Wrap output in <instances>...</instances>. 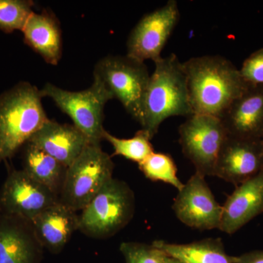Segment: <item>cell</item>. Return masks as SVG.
I'll return each mask as SVG.
<instances>
[{
	"label": "cell",
	"mask_w": 263,
	"mask_h": 263,
	"mask_svg": "<svg viewBox=\"0 0 263 263\" xmlns=\"http://www.w3.org/2000/svg\"><path fill=\"white\" fill-rule=\"evenodd\" d=\"M164 263H183L181 262V261L179 260V259L174 258V257H171V256H168L167 254V257H166L165 260H164Z\"/></svg>",
	"instance_id": "obj_27"
},
{
	"label": "cell",
	"mask_w": 263,
	"mask_h": 263,
	"mask_svg": "<svg viewBox=\"0 0 263 263\" xmlns=\"http://www.w3.org/2000/svg\"><path fill=\"white\" fill-rule=\"evenodd\" d=\"M263 213V169L252 179L236 186L222 205L219 230L227 234L236 233Z\"/></svg>",
	"instance_id": "obj_14"
},
{
	"label": "cell",
	"mask_w": 263,
	"mask_h": 263,
	"mask_svg": "<svg viewBox=\"0 0 263 263\" xmlns=\"http://www.w3.org/2000/svg\"><path fill=\"white\" fill-rule=\"evenodd\" d=\"M180 13L176 0L147 13L131 31L127 43V55L140 62L162 58L161 53L178 23Z\"/></svg>",
	"instance_id": "obj_9"
},
{
	"label": "cell",
	"mask_w": 263,
	"mask_h": 263,
	"mask_svg": "<svg viewBox=\"0 0 263 263\" xmlns=\"http://www.w3.org/2000/svg\"><path fill=\"white\" fill-rule=\"evenodd\" d=\"M59 202L57 195L23 170L10 171L0 190V214L30 221Z\"/></svg>",
	"instance_id": "obj_10"
},
{
	"label": "cell",
	"mask_w": 263,
	"mask_h": 263,
	"mask_svg": "<svg viewBox=\"0 0 263 263\" xmlns=\"http://www.w3.org/2000/svg\"><path fill=\"white\" fill-rule=\"evenodd\" d=\"M93 77L141 124L143 99L150 79L144 62L127 55H109L97 62Z\"/></svg>",
	"instance_id": "obj_5"
},
{
	"label": "cell",
	"mask_w": 263,
	"mask_h": 263,
	"mask_svg": "<svg viewBox=\"0 0 263 263\" xmlns=\"http://www.w3.org/2000/svg\"><path fill=\"white\" fill-rule=\"evenodd\" d=\"M153 243L183 263H235V257L227 254L221 238H206L189 243L157 240Z\"/></svg>",
	"instance_id": "obj_19"
},
{
	"label": "cell",
	"mask_w": 263,
	"mask_h": 263,
	"mask_svg": "<svg viewBox=\"0 0 263 263\" xmlns=\"http://www.w3.org/2000/svg\"><path fill=\"white\" fill-rule=\"evenodd\" d=\"M262 169V140L228 136L218 156L214 176L236 186L252 179Z\"/></svg>",
	"instance_id": "obj_12"
},
{
	"label": "cell",
	"mask_w": 263,
	"mask_h": 263,
	"mask_svg": "<svg viewBox=\"0 0 263 263\" xmlns=\"http://www.w3.org/2000/svg\"><path fill=\"white\" fill-rule=\"evenodd\" d=\"M114 169L111 157L100 145L89 143L67 167L60 203L74 212L82 211L113 178Z\"/></svg>",
	"instance_id": "obj_6"
},
{
	"label": "cell",
	"mask_w": 263,
	"mask_h": 263,
	"mask_svg": "<svg viewBox=\"0 0 263 263\" xmlns=\"http://www.w3.org/2000/svg\"><path fill=\"white\" fill-rule=\"evenodd\" d=\"M228 133L221 119L193 114L179 127V143L195 172L214 176L218 156Z\"/></svg>",
	"instance_id": "obj_8"
},
{
	"label": "cell",
	"mask_w": 263,
	"mask_h": 263,
	"mask_svg": "<svg viewBox=\"0 0 263 263\" xmlns=\"http://www.w3.org/2000/svg\"><path fill=\"white\" fill-rule=\"evenodd\" d=\"M103 140H106L113 146L114 156H122L138 164L141 163L155 152L149 137L142 129L133 138L127 139L117 138L105 130Z\"/></svg>",
	"instance_id": "obj_21"
},
{
	"label": "cell",
	"mask_w": 263,
	"mask_h": 263,
	"mask_svg": "<svg viewBox=\"0 0 263 263\" xmlns=\"http://www.w3.org/2000/svg\"><path fill=\"white\" fill-rule=\"evenodd\" d=\"M126 263H164L167 254L153 243L122 242L119 247Z\"/></svg>",
	"instance_id": "obj_24"
},
{
	"label": "cell",
	"mask_w": 263,
	"mask_h": 263,
	"mask_svg": "<svg viewBox=\"0 0 263 263\" xmlns=\"http://www.w3.org/2000/svg\"><path fill=\"white\" fill-rule=\"evenodd\" d=\"M183 67L193 114L221 119L249 88L239 69L223 57H193Z\"/></svg>",
	"instance_id": "obj_1"
},
{
	"label": "cell",
	"mask_w": 263,
	"mask_h": 263,
	"mask_svg": "<svg viewBox=\"0 0 263 263\" xmlns=\"http://www.w3.org/2000/svg\"><path fill=\"white\" fill-rule=\"evenodd\" d=\"M24 146L22 170L60 199L67 174V166L29 142Z\"/></svg>",
	"instance_id": "obj_20"
},
{
	"label": "cell",
	"mask_w": 263,
	"mask_h": 263,
	"mask_svg": "<svg viewBox=\"0 0 263 263\" xmlns=\"http://www.w3.org/2000/svg\"><path fill=\"white\" fill-rule=\"evenodd\" d=\"M40 91L42 98H51L70 118L89 143L100 145L105 131L104 109L114 98L100 81L94 80L89 88L79 91H68L47 83Z\"/></svg>",
	"instance_id": "obj_7"
},
{
	"label": "cell",
	"mask_w": 263,
	"mask_h": 263,
	"mask_svg": "<svg viewBox=\"0 0 263 263\" xmlns=\"http://www.w3.org/2000/svg\"><path fill=\"white\" fill-rule=\"evenodd\" d=\"M22 32L24 42L45 62L58 65L62 55V30L56 15L48 10L33 12Z\"/></svg>",
	"instance_id": "obj_18"
},
{
	"label": "cell",
	"mask_w": 263,
	"mask_h": 263,
	"mask_svg": "<svg viewBox=\"0 0 263 263\" xmlns=\"http://www.w3.org/2000/svg\"><path fill=\"white\" fill-rule=\"evenodd\" d=\"M135 209V194L129 185L112 178L81 211L79 230L96 239L110 238L129 224Z\"/></svg>",
	"instance_id": "obj_4"
},
{
	"label": "cell",
	"mask_w": 263,
	"mask_h": 263,
	"mask_svg": "<svg viewBox=\"0 0 263 263\" xmlns=\"http://www.w3.org/2000/svg\"><path fill=\"white\" fill-rule=\"evenodd\" d=\"M228 136L241 139L263 138V86H249L221 118Z\"/></svg>",
	"instance_id": "obj_15"
},
{
	"label": "cell",
	"mask_w": 263,
	"mask_h": 263,
	"mask_svg": "<svg viewBox=\"0 0 263 263\" xmlns=\"http://www.w3.org/2000/svg\"><path fill=\"white\" fill-rule=\"evenodd\" d=\"M262 147H263V138L262 139Z\"/></svg>",
	"instance_id": "obj_28"
},
{
	"label": "cell",
	"mask_w": 263,
	"mask_h": 263,
	"mask_svg": "<svg viewBox=\"0 0 263 263\" xmlns=\"http://www.w3.org/2000/svg\"><path fill=\"white\" fill-rule=\"evenodd\" d=\"M138 167L147 179L168 183L178 191L184 184L178 177L177 167L174 159L167 154L154 152L146 160L138 164Z\"/></svg>",
	"instance_id": "obj_22"
},
{
	"label": "cell",
	"mask_w": 263,
	"mask_h": 263,
	"mask_svg": "<svg viewBox=\"0 0 263 263\" xmlns=\"http://www.w3.org/2000/svg\"><path fill=\"white\" fill-rule=\"evenodd\" d=\"M235 263H263V251L256 250L235 257Z\"/></svg>",
	"instance_id": "obj_26"
},
{
	"label": "cell",
	"mask_w": 263,
	"mask_h": 263,
	"mask_svg": "<svg viewBox=\"0 0 263 263\" xmlns=\"http://www.w3.org/2000/svg\"><path fill=\"white\" fill-rule=\"evenodd\" d=\"M30 0H0V30L6 33L22 31L33 13Z\"/></svg>",
	"instance_id": "obj_23"
},
{
	"label": "cell",
	"mask_w": 263,
	"mask_h": 263,
	"mask_svg": "<svg viewBox=\"0 0 263 263\" xmlns=\"http://www.w3.org/2000/svg\"><path fill=\"white\" fill-rule=\"evenodd\" d=\"M41 91L21 82L0 95V162L9 160L48 120Z\"/></svg>",
	"instance_id": "obj_3"
},
{
	"label": "cell",
	"mask_w": 263,
	"mask_h": 263,
	"mask_svg": "<svg viewBox=\"0 0 263 263\" xmlns=\"http://www.w3.org/2000/svg\"><path fill=\"white\" fill-rule=\"evenodd\" d=\"M44 249L32 221L0 214V263H41Z\"/></svg>",
	"instance_id": "obj_13"
},
{
	"label": "cell",
	"mask_w": 263,
	"mask_h": 263,
	"mask_svg": "<svg viewBox=\"0 0 263 263\" xmlns=\"http://www.w3.org/2000/svg\"><path fill=\"white\" fill-rule=\"evenodd\" d=\"M155 64L143 99L141 123L151 140L167 118L193 114L183 62L171 53Z\"/></svg>",
	"instance_id": "obj_2"
},
{
	"label": "cell",
	"mask_w": 263,
	"mask_h": 263,
	"mask_svg": "<svg viewBox=\"0 0 263 263\" xmlns=\"http://www.w3.org/2000/svg\"><path fill=\"white\" fill-rule=\"evenodd\" d=\"M239 71L249 86H263V48L246 59Z\"/></svg>",
	"instance_id": "obj_25"
},
{
	"label": "cell",
	"mask_w": 263,
	"mask_h": 263,
	"mask_svg": "<svg viewBox=\"0 0 263 263\" xmlns=\"http://www.w3.org/2000/svg\"><path fill=\"white\" fill-rule=\"evenodd\" d=\"M205 177L195 172L179 190L173 209L178 219L190 228L219 229L222 206L216 201Z\"/></svg>",
	"instance_id": "obj_11"
},
{
	"label": "cell",
	"mask_w": 263,
	"mask_h": 263,
	"mask_svg": "<svg viewBox=\"0 0 263 263\" xmlns=\"http://www.w3.org/2000/svg\"><path fill=\"white\" fill-rule=\"evenodd\" d=\"M28 142L67 167L89 143L84 133L73 124H60L51 119H48Z\"/></svg>",
	"instance_id": "obj_16"
},
{
	"label": "cell",
	"mask_w": 263,
	"mask_h": 263,
	"mask_svg": "<svg viewBox=\"0 0 263 263\" xmlns=\"http://www.w3.org/2000/svg\"><path fill=\"white\" fill-rule=\"evenodd\" d=\"M32 224L43 248L57 254L79 230V215L59 202L36 216Z\"/></svg>",
	"instance_id": "obj_17"
}]
</instances>
